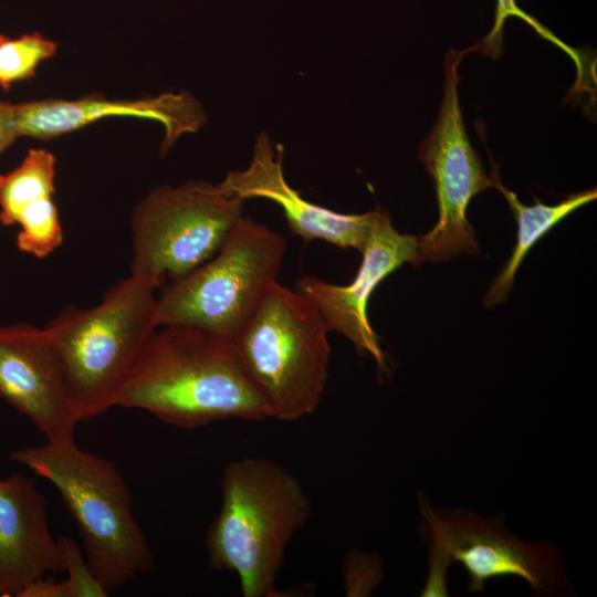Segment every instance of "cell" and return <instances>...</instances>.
<instances>
[{
    "label": "cell",
    "mask_w": 597,
    "mask_h": 597,
    "mask_svg": "<svg viewBox=\"0 0 597 597\" xmlns=\"http://www.w3.org/2000/svg\"><path fill=\"white\" fill-rule=\"evenodd\" d=\"M159 327L139 353L113 407L140 409L181 429L269 418L233 342L186 325Z\"/></svg>",
    "instance_id": "obj_1"
},
{
    "label": "cell",
    "mask_w": 597,
    "mask_h": 597,
    "mask_svg": "<svg viewBox=\"0 0 597 597\" xmlns=\"http://www.w3.org/2000/svg\"><path fill=\"white\" fill-rule=\"evenodd\" d=\"M222 502L205 540L209 566L237 574L244 597H275L285 551L311 515L300 481L263 458L230 461L221 479Z\"/></svg>",
    "instance_id": "obj_2"
},
{
    "label": "cell",
    "mask_w": 597,
    "mask_h": 597,
    "mask_svg": "<svg viewBox=\"0 0 597 597\" xmlns=\"http://www.w3.org/2000/svg\"><path fill=\"white\" fill-rule=\"evenodd\" d=\"M9 459L56 489L77 526L87 564L108 594L153 568L130 490L113 461L78 448L75 440L19 448Z\"/></svg>",
    "instance_id": "obj_3"
},
{
    "label": "cell",
    "mask_w": 597,
    "mask_h": 597,
    "mask_svg": "<svg viewBox=\"0 0 597 597\" xmlns=\"http://www.w3.org/2000/svg\"><path fill=\"white\" fill-rule=\"evenodd\" d=\"M158 286L142 273L116 281L92 307L64 306L43 327L60 360L80 421L114 398L157 329Z\"/></svg>",
    "instance_id": "obj_4"
},
{
    "label": "cell",
    "mask_w": 597,
    "mask_h": 597,
    "mask_svg": "<svg viewBox=\"0 0 597 597\" xmlns=\"http://www.w3.org/2000/svg\"><path fill=\"white\" fill-rule=\"evenodd\" d=\"M329 328L315 303L274 282L234 341L269 418L294 421L320 406L328 378Z\"/></svg>",
    "instance_id": "obj_5"
},
{
    "label": "cell",
    "mask_w": 597,
    "mask_h": 597,
    "mask_svg": "<svg viewBox=\"0 0 597 597\" xmlns=\"http://www.w3.org/2000/svg\"><path fill=\"white\" fill-rule=\"evenodd\" d=\"M285 251L281 234L241 217L209 260L161 290L158 327L191 326L234 343L277 281Z\"/></svg>",
    "instance_id": "obj_6"
},
{
    "label": "cell",
    "mask_w": 597,
    "mask_h": 597,
    "mask_svg": "<svg viewBox=\"0 0 597 597\" xmlns=\"http://www.w3.org/2000/svg\"><path fill=\"white\" fill-rule=\"evenodd\" d=\"M244 202L219 185L189 181L160 186L132 217L130 272L149 277L158 289L209 260L243 217Z\"/></svg>",
    "instance_id": "obj_7"
},
{
    "label": "cell",
    "mask_w": 597,
    "mask_h": 597,
    "mask_svg": "<svg viewBox=\"0 0 597 597\" xmlns=\"http://www.w3.org/2000/svg\"><path fill=\"white\" fill-rule=\"evenodd\" d=\"M430 543V574L422 596H446L448 566L460 563L469 575V590L480 591L499 577L526 580L533 593L549 595L565 586L563 557L547 542L525 543L496 519L484 520L467 510H436L421 501Z\"/></svg>",
    "instance_id": "obj_8"
},
{
    "label": "cell",
    "mask_w": 597,
    "mask_h": 597,
    "mask_svg": "<svg viewBox=\"0 0 597 597\" xmlns=\"http://www.w3.org/2000/svg\"><path fill=\"white\" fill-rule=\"evenodd\" d=\"M467 52L450 49L446 55L441 106L418 151L433 182L439 219L428 233L419 237L416 265L479 252L467 210L475 195L494 186V178L486 174L471 145L460 107L458 65Z\"/></svg>",
    "instance_id": "obj_9"
},
{
    "label": "cell",
    "mask_w": 597,
    "mask_h": 597,
    "mask_svg": "<svg viewBox=\"0 0 597 597\" xmlns=\"http://www.w3.org/2000/svg\"><path fill=\"white\" fill-rule=\"evenodd\" d=\"M374 212L369 234L360 250V266L349 284L337 285L303 275L295 282V290L315 303L329 331L347 337L358 354H369L378 368L388 374L379 337L368 320V302L385 277L405 263L416 265L419 237L400 233L385 209L377 208Z\"/></svg>",
    "instance_id": "obj_10"
},
{
    "label": "cell",
    "mask_w": 597,
    "mask_h": 597,
    "mask_svg": "<svg viewBox=\"0 0 597 597\" xmlns=\"http://www.w3.org/2000/svg\"><path fill=\"white\" fill-rule=\"evenodd\" d=\"M0 399L25 416L46 441L75 440L80 420L44 327L0 324Z\"/></svg>",
    "instance_id": "obj_11"
},
{
    "label": "cell",
    "mask_w": 597,
    "mask_h": 597,
    "mask_svg": "<svg viewBox=\"0 0 597 597\" xmlns=\"http://www.w3.org/2000/svg\"><path fill=\"white\" fill-rule=\"evenodd\" d=\"M284 148L261 132L254 142L251 160L243 170L230 171L219 184L221 190L242 200L263 198L279 205L293 234L305 242L323 240L360 252L369 234L374 210L360 214L339 213L304 199L286 181Z\"/></svg>",
    "instance_id": "obj_12"
},
{
    "label": "cell",
    "mask_w": 597,
    "mask_h": 597,
    "mask_svg": "<svg viewBox=\"0 0 597 597\" xmlns=\"http://www.w3.org/2000/svg\"><path fill=\"white\" fill-rule=\"evenodd\" d=\"M108 116H133L159 122L165 129L160 146L163 154L181 135L195 133L206 123L201 105L186 92L165 93L137 101H108L90 96L75 101L45 100L12 105L17 137L49 139Z\"/></svg>",
    "instance_id": "obj_13"
},
{
    "label": "cell",
    "mask_w": 597,
    "mask_h": 597,
    "mask_svg": "<svg viewBox=\"0 0 597 597\" xmlns=\"http://www.w3.org/2000/svg\"><path fill=\"white\" fill-rule=\"evenodd\" d=\"M46 499L21 473L0 479V596L19 597L46 573L64 572L59 538L49 527Z\"/></svg>",
    "instance_id": "obj_14"
},
{
    "label": "cell",
    "mask_w": 597,
    "mask_h": 597,
    "mask_svg": "<svg viewBox=\"0 0 597 597\" xmlns=\"http://www.w3.org/2000/svg\"><path fill=\"white\" fill-rule=\"evenodd\" d=\"M494 186L506 198L517 222V238L515 247L505 265L491 284L483 304L491 308L503 303L511 291L517 269L532 247L544 237L554 226L578 208L596 199V189H589L569 195L557 205L548 206L535 200L533 206H526L517 196L505 188L501 178L492 171Z\"/></svg>",
    "instance_id": "obj_15"
},
{
    "label": "cell",
    "mask_w": 597,
    "mask_h": 597,
    "mask_svg": "<svg viewBox=\"0 0 597 597\" xmlns=\"http://www.w3.org/2000/svg\"><path fill=\"white\" fill-rule=\"evenodd\" d=\"M54 178L55 158L45 149H30L17 168L0 174V223L15 226L28 205L52 197Z\"/></svg>",
    "instance_id": "obj_16"
},
{
    "label": "cell",
    "mask_w": 597,
    "mask_h": 597,
    "mask_svg": "<svg viewBox=\"0 0 597 597\" xmlns=\"http://www.w3.org/2000/svg\"><path fill=\"white\" fill-rule=\"evenodd\" d=\"M15 243L20 252L43 259L59 249L64 240L59 210L52 197L38 199L19 214Z\"/></svg>",
    "instance_id": "obj_17"
},
{
    "label": "cell",
    "mask_w": 597,
    "mask_h": 597,
    "mask_svg": "<svg viewBox=\"0 0 597 597\" xmlns=\"http://www.w3.org/2000/svg\"><path fill=\"white\" fill-rule=\"evenodd\" d=\"M55 51L56 44L38 32L19 38L0 34V85L8 90L17 81L32 77L36 66Z\"/></svg>",
    "instance_id": "obj_18"
},
{
    "label": "cell",
    "mask_w": 597,
    "mask_h": 597,
    "mask_svg": "<svg viewBox=\"0 0 597 597\" xmlns=\"http://www.w3.org/2000/svg\"><path fill=\"white\" fill-rule=\"evenodd\" d=\"M61 545L65 579L71 591V597H105L108 593L104 589L91 570L83 549L70 536H59Z\"/></svg>",
    "instance_id": "obj_19"
},
{
    "label": "cell",
    "mask_w": 597,
    "mask_h": 597,
    "mask_svg": "<svg viewBox=\"0 0 597 597\" xmlns=\"http://www.w3.org/2000/svg\"><path fill=\"white\" fill-rule=\"evenodd\" d=\"M381 576L377 558L353 551L344 563L345 590L348 596L370 591Z\"/></svg>",
    "instance_id": "obj_20"
},
{
    "label": "cell",
    "mask_w": 597,
    "mask_h": 597,
    "mask_svg": "<svg viewBox=\"0 0 597 597\" xmlns=\"http://www.w3.org/2000/svg\"><path fill=\"white\" fill-rule=\"evenodd\" d=\"M510 15L522 19L524 22L531 25L541 36L558 45L559 48L565 50L575 61H577V56L576 54H574L573 50L568 49L565 43L559 41L549 30L543 27L531 14L523 11L517 6L515 0H496L494 25L488 36L480 43L483 44V48H498L496 44H501L504 21Z\"/></svg>",
    "instance_id": "obj_21"
},
{
    "label": "cell",
    "mask_w": 597,
    "mask_h": 597,
    "mask_svg": "<svg viewBox=\"0 0 597 597\" xmlns=\"http://www.w3.org/2000/svg\"><path fill=\"white\" fill-rule=\"evenodd\" d=\"M19 597H71V591L66 580L41 577L28 585Z\"/></svg>",
    "instance_id": "obj_22"
},
{
    "label": "cell",
    "mask_w": 597,
    "mask_h": 597,
    "mask_svg": "<svg viewBox=\"0 0 597 597\" xmlns=\"http://www.w3.org/2000/svg\"><path fill=\"white\" fill-rule=\"evenodd\" d=\"M18 138L12 121V103L0 102V155Z\"/></svg>",
    "instance_id": "obj_23"
}]
</instances>
